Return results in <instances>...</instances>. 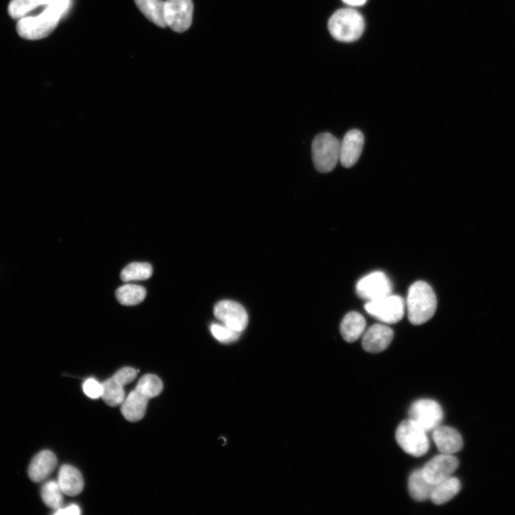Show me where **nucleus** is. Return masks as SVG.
<instances>
[{
    "instance_id": "obj_20",
    "label": "nucleus",
    "mask_w": 515,
    "mask_h": 515,
    "mask_svg": "<svg viewBox=\"0 0 515 515\" xmlns=\"http://www.w3.org/2000/svg\"><path fill=\"white\" fill-rule=\"evenodd\" d=\"M460 490L459 480L452 476L435 485L430 500L433 504L443 505L453 499Z\"/></svg>"
},
{
    "instance_id": "obj_21",
    "label": "nucleus",
    "mask_w": 515,
    "mask_h": 515,
    "mask_svg": "<svg viewBox=\"0 0 515 515\" xmlns=\"http://www.w3.org/2000/svg\"><path fill=\"white\" fill-rule=\"evenodd\" d=\"M435 485L424 477L422 470L414 471L409 478V491L411 497L417 502L430 499Z\"/></svg>"
},
{
    "instance_id": "obj_7",
    "label": "nucleus",
    "mask_w": 515,
    "mask_h": 515,
    "mask_svg": "<svg viewBox=\"0 0 515 515\" xmlns=\"http://www.w3.org/2000/svg\"><path fill=\"white\" fill-rule=\"evenodd\" d=\"M410 419L426 432L440 426L444 414L438 402L432 399H420L414 402L409 411Z\"/></svg>"
},
{
    "instance_id": "obj_26",
    "label": "nucleus",
    "mask_w": 515,
    "mask_h": 515,
    "mask_svg": "<svg viewBox=\"0 0 515 515\" xmlns=\"http://www.w3.org/2000/svg\"><path fill=\"white\" fill-rule=\"evenodd\" d=\"M153 268L148 263H132L127 266L121 273L123 282L144 281L151 277Z\"/></svg>"
},
{
    "instance_id": "obj_29",
    "label": "nucleus",
    "mask_w": 515,
    "mask_h": 515,
    "mask_svg": "<svg viewBox=\"0 0 515 515\" xmlns=\"http://www.w3.org/2000/svg\"><path fill=\"white\" fill-rule=\"evenodd\" d=\"M138 371L131 367H123L118 370L113 377L123 387L132 383L137 378Z\"/></svg>"
},
{
    "instance_id": "obj_17",
    "label": "nucleus",
    "mask_w": 515,
    "mask_h": 515,
    "mask_svg": "<svg viewBox=\"0 0 515 515\" xmlns=\"http://www.w3.org/2000/svg\"><path fill=\"white\" fill-rule=\"evenodd\" d=\"M58 482L63 493L70 497L82 493L84 487L82 474L77 468L68 465L61 467Z\"/></svg>"
},
{
    "instance_id": "obj_3",
    "label": "nucleus",
    "mask_w": 515,
    "mask_h": 515,
    "mask_svg": "<svg viewBox=\"0 0 515 515\" xmlns=\"http://www.w3.org/2000/svg\"><path fill=\"white\" fill-rule=\"evenodd\" d=\"M364 20L358 11L342 9L337 11L330 18L329 31L334 38L349 43L358 40L364 31Z\"/></svg>"
},
{
    "instance_id": "obj_14",
    "label": "nucleus",
    "mask_w": 515,
    "mask_h": 515,
    "mask_svg": "<svg viewBox=\"0 0 515 515\" xmlns=\"http://www.w3.org/2000/svg\"><path fill=\"white\" fill-rule=\"evenodd\" d=\"M432 431L433 440L441 453L453 454L463 449V438L455 429L440 425Z\"/></svg>"
},
{
    "instance_id": "obj_15",
    "label": "nucleus",
    "mask_w": 515,
    "mask_h": 515,
    "mask_svg": "<svg viewBox=\"0 0 515 515\" xmlns=\"http://www.w3.org/2000/svg\"><path fill=\"white\" fill-rule=\"evenodd\" d=\"M58 460L55 454L49 450L42 451L32 460L29 469V477L34 482H40L56 470Z\"/></svg>"
},
{
    "instance_id": "obj_22",
    "label": "nucleus",
    "mask_w": 515,
    "mask_h": 515,
    "mask_svg": "<svg viewBox=\"0 0 515 515\" xmlns=\"http://www.w3.org/2000/svg\"><path fill=\"white\" fill-rule=\"evenodd\" d=\"M146 290L143 286L135 284H125L116 291L118 301L125 306H134L145 300Z\"/></svg>"
},
{
    "instance_id": "obj_19",
    "label": "nucleus",
    "mask_w": 515,
    "mask_h": 515,
    "mask_svg": "<svg viewBox=\"0 0 515 515\" xmlns=\"http://www.w3.org/2000/svg\"><path fill=\"white\" fill-rule=\"evenodd\" d=\"M134 2L151 22L162 29L168 26L164 17L166 2L164 0H134Z\"/></svg>"
},
{
    "instance_id": "obj_11",
    "label": "nucleus",
    "mask_w": 515,
    "mask_h": 515,
    "mask_svg": "<svg viewBox=\"0 0 515 515\" xmlns=\"http://www.w3.org/2000/svg\"><path fill=\"white\" fill-rule=\"evenodd\" d=\"M459 467V461L453 454L442 453L431 460L422 469L424 478L436 485L452 476Z\"/></svg>"
},
{
    "instance_id": "obj_10",
    "label": "nucleus",
    "mask_w": 515,
    "mask_h": 515,
    "mask_svg": "<svg viewBox=\"0 0 515 515\" xmlns=\"http://www.w3.org/2000/svg\"><path fill=\"white\" fill-rule=\"evenodd\" d=\"M215 317L230 329L242 332L247 328L249 316L240 304L230 300L217 303L213 309Z\"/></svg>"
},
{
    "instance_id": "obj_2",
    "label": "nucleus",
    "mask_w": 515,
    "mask_h": 515,
    "mask_svg": "<svg viewBox=\"0 0 515 515\" xmlns=\"http://www.w3.org/2000/svg\"><path fill=\"white\" fill-rule=\"evenodd\" d=\"M406 306L410 321L414 325L423 324L436 312V294L427 283L417 282L409 289Z\"/></svg>"
},
{
    "instance_id": "obj_16",
    "label": "nucleus",
    "mask_w": 515,
    "mask_h": 515,
    "mask_svg": "<svg viewBox=\"0 0 515 515\" xmlns=\"http://www.w3.org/2000/svg\"><path fill=\"white\" fill-rule=\"evenodd\" d=\"M148 401V397L134 389L121 403L122 415L129 422L140 421L146 415Z\"/></svg>"
},
{
    "instance_id": "obj_4",
    "label": "nucleus",
    "mask_w": 515,
    "mask_h": 515,
    "mask_svg": "<svg viewBox=\"0 0 515 515\" xmlns=\"http://www.w3.org/2000/svg\"><path fill=\"white\" fill-rule=\"evenodd\" d=\"M340 142L329 132L316 135L312 143V157L316 170L321 173H330L339 161Z\"/></svg>"
},
{
    "instance_id": "obj_31",
    "label": "nucleus",
    "mask_w": 515,
    "mask_h": 515,
    "mask_svg": "<svg viewBox=\"0 0 515 515\" xmlns=\"http://www.w3.org/2000/svg\"><path fill=\"white\" fill-rule=\"evenodd\" d=\"M56 514L60 515H79L81 514L80 508L77 505H71L66 507H62L56 511Z\"/></svg>"
},
{
    "instance_id": "obj_1",
    "label": "nucleus",
    "mask_w": 515,
    "mask_h": 515,
    "mask_svg": "<svg viewBox=\"0 0 515 515\" xmlns=\"http://www.w3.org/2000/svg\"><path fill=\"white\" fill-rule=\"evenodd\" d=\"M70 0H49L44 10L36 16L19 20L17 31L26 40H37L49 36L56 29L62 16L68 10Z\"/></svg>"
},
{
    "instance_id": "obj_25",
    "label": "nucleus",
    "mask_w": 515,
    "mask_h": 515,
    "mask_svg": "<svg viewBox=\"0 0 515 515\" xmlns=\"http://www.w3.org/2000/svg\"><path fill=\"white\" fill-rule=\"evenodd\" d=\"M49 0H11L8 13L15 20H20L41 6H46Z\"/></svg>"
},
{
    "instance_id": "obj_18",
    "label": "nucleus",
    "mask_w": 515,
    "mask_h": 515,
    "mask_svg": "<svg viewBox=\"0 0 515 515\" xmlns=\"http://www.w3.org/2000/svg\"><path fill=\"white\" fill-rule=\"evenodd\" d=\"M366 326L364 317L360 313L351 312L347 314L341 321V334L346 341L355 342L364 334Z\"/></svg>"
},
{
    "instance_id": "obj_12",
    "label": "nucleus",
    "mask_w": 515,
    "mask_h": 515,
    "mask_svg": "<svg viewBox=\"0 0 515 515\" xmlns=\"http://www.w3.org/2000/svg\"><path fill=\"white\" fill-rule=\"evenodd\" d=\"M364 144V137L362 132L354 129L345 134L340 143L339 161L345 168L354 167L360 159Z\"/></svg>"
},
{
    "instance_id": "obj_23",
    "label": "nucleus",
    "mask_w": 515,
    "mask_h": 515,
    "mask_svg": "<svg viewBox=\"0 0 515 515\" xmlns=\"http://www.w3.org/2000/svg\"><path fill=\"white\" fill-rule=\"evenodd\" d=\"M63 494L58 481L50 480L42 488L41 496L44 503L55 511L63 507Z\"/></svg>"
},
{
    "instance_id": "obj_13",
    "label": "nucleus",
    "mask_w": 515,
    "mask_h": 515,
    "mask_svg": "<svg viewBox=\"0 0 515 515\" xmlns=\"http://www.w3.org/2000/svg\"><path fill=\"white\" fill-rule=\"evenodd\" d=\"M393 338L394 332L391 328L385 325L374 324L364 333L362 346L369 353H381L389 347Z\"/></svg>"
},
{
    "instance_id": "obj_30",
    "label": "nucleus",
    "mask_w": 515,
    "mask_h": 515,
    "mask_svg": "<svg viewBox=\"0 0 515 515\" xmlns=\"http://www.w3.org/2000/svg\"><path fill=\"white\" fill-rule=\"evenodd\" d=\"M102 384L99 383L94 378H89L84 385V391L86 396L91 399L101 397L102 394Z\"/></svg>"
},
{
    "instance_id": "obj_9",
    "label": "nucleus",
    "mask_w": 515,
    "mask_h": 515,
    "mask_svg": "<svg viewBox=\"0 0 515 515\" xmlns=\"http://www.w3.org/2000/svg\"><path fill=\"white\" fill-rule=\"evenodd\" d=\"M392 285L382 272H373L362 279L357 285V293L362 299L374 302L391 295Z\"/></svg>"
},
{
    "instance_id": "obj_28",
    "label": "nucleus",
    "mask_w": 515,
    "mask_h": 515,
    "mask_svg": "<svg viewBox=\"0 0 515 515\" xmlns=\"http://www.w3.org/2000/svg\"><path fill=\"white\" fill-rule=\"evenodd\" d=\"M213 337L224 344H229L238 339L241 332L233 330L223 323H212L210 328Z\"/></svg>"
},
{
    "instance_id": "obj_6",
    "label": "nucleus",
    "mask_w": 515,
    "mask_h": 515,
    "mask_svg": "<svg viewBox=\"0 0 515 515\" xmlns=\"http://www.w3.org/2000/svg\"><path fill=\"white\" fill-rule=\"evenodd\" d=\"M194 9L192 0H167L164 17L167 26L176 33L185 32L192 24Z\"/></svg>"
},
{
    "instance_id": "obj_5",
    "label": "nucleus",
    "mask_w": 515,
    "mask_h": 515,
    "mask_svg": "<svg viewBox=\"0 0 515 515\" xmlns=\"http://www.w3.org/2000/svg\"><path fill=\"white\" fill-rule=\"evenodd\" d=\"M396 440L406 453L415 457L424 455L429 449L426 431L410 419L403 421L399 425Z\"/></svg>"
},
{
    "instance_id": "obj_27",
    "label": "nucleus",
    "mask_w": 515,
    "mask_h": 515,
    "mask_svg": "<svg viewBox=\"0 0 515 515\" xmlns=\"http://www.w3.org/2000/svg\"><path fill=\"white\" fill-rule=\"evenodd\" d=\"M164 389L161 379L154 374H146L140 379L135 390L149 399L158 396Z\"/></svg>"
},
{
    "instance_id": "obj_24",
    "label": "nucleus",
    "mask_w": 515,
    "mask_h": 515,
    "mask_svg": "<svg viewBox=\"0 0 515 515\" xmlns=\"http://www.w3.org/2000/svg\"><path fill=\"white\" fill-rule=\"evenodd\" d=\"M102 388L101 397L108 406L114 408L121 405L125 399L124 387L113 376L102 383Z\"/></svg>"
},
{
    "instance_id": "obj_32",
    "label": "nucleus",
    "mask_w": 515,
    "mask_h": 515,
    "mask_svg": "<svg viewBox=\"0 0 515 515\" xmlns=\"http://www.w3.org/2000/svg\"><path fill=\"white\" fill-rule=\"evenodd\" d=\"M343 1L351 6H360L364 5L367 0H343Z\"/></svg>"
},
{
    "instance_id": "obj_8",
    "label": "nucleus",
    "mask_w": 515,
    "mask_h": 515,
    "mask_svg": "<svg viewBox=\"0 0 515 515\" xmlns=\"http://www.w3.org/2000/svg\"><path fill=\"white\" fill-rule=\"evenodd\" d=\"M404 306V301L401 297L390 295L383 299L369 302L365 305V310L379 321L393 324L403 317Z\"/></svg>"
}]
</instances>
